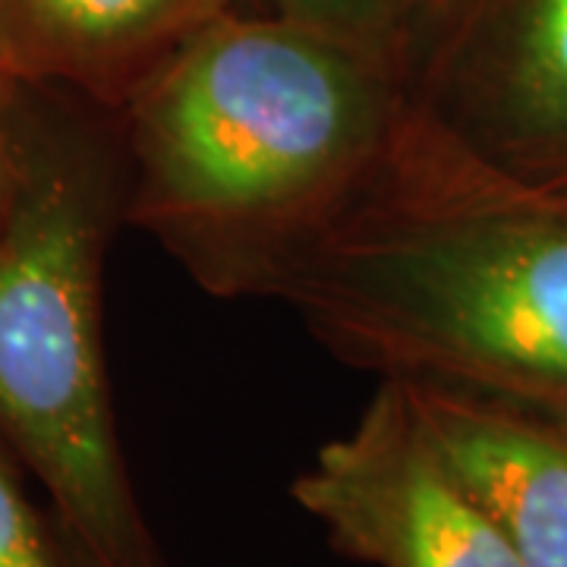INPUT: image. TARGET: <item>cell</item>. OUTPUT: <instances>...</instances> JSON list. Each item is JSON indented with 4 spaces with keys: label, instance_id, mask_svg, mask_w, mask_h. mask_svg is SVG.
Returning <instances> with one entry per match:
<instances>
[{
    "label": "cell",
    "instance_id": "obj_3",
    "mask_svg": "<svg viewBox=\"0 0 567 567\" xmlns=\"http://www.w3.org/2000/svg\"><path fill=\"white\" fill-rule=\"evenodd\" d=\"M114 186L70 126L22 121L0 199V439L85 567H164L126 473L102 344Z\"/></svg>",
    "mask_w": 567,
    "mask_h": 567
},
{
    "label": "cell",
    "instance_id": "obj_1",
    "mask_svg": "<svg viewBox=\"0 0 567 567\" xmlns=\"http://www.w3.org/2000/svg\"><path fill=\"white\" fill-rule=\"evenodd\" d=\"M256 297L382 379L567 420V199L466 171L406 117L372 181Z\"/></svg>",
    "mask_w": 567,
    "mask_h": 567
},
{
    "label": "cell",
    "instance_id": "obj_7",
    "mask_svg": "<svg viewBox=\"0 0 567 567\" xmlns=\"http://www.w3.org/2000/svg\"><path fill=\"white\" fill-rule=\"evenodd\" d=\"M237 0H0V66L17 85H63L121 107Z\"/></svg>",
    "mask_w": 567,
    "mask_h": 567
},
{
    "label": "cell",
    "instance_id": "obj_10",
    "mask_svg": "<svg viewBox=\"0 0 567 567\" xmlns=\"http://www.w3.org/2000/svg\"><path fill=\"white\" fill-rule=\"evenodd\" d=\"M22 85L10 80L0 66V199L7 193V181H10V164H13V140H17V114H20V102L17 92Z\"/></svg>",
    "mask_w": 567,
    "mask_h": 567
},
{
    "label": "cell",
    "instance_id": "obj_4",
    "mask_svg": "<svg viewBox=\"0 0 567 567\" xmlns=\"http://www.w3.org/2000/svg\"><path fill=\"white\" fill-rule=\"evenodd\" d=\"M398 80L410 126L447 158L567 199V0H429Z\"/></svg>",
    "mask_w": 567,
    "mask_h": 567
},
{
    "label": "cell",
    "instance_id": "obj_9",
    "mask_svg": "<svg viewBox=\"0 0 567 567\" xmlns=\"http://www.w3.org/2000/svg\"><path fill=\"white\" fill-rule=\"evenodd\" d=\"M0 567H85L70 539H58L0 451Z\"/></svg>",
    "mask_w": 567,
    "mask_h": 567
},
{
    "label": "cell",
    "instance_id": "obj_2",
    "mask_svg": "<svg viewBox=\"0 0 567 567\" xmlns=\"http://www.w3.org/2000/svg\"><path fill=\"white\" fill-rule=\"evenodd\" d=\"M398 70L275 13L208 22L121 107L126 218L218 297H256L382 167Z\"/></svg>",
    "mask_w": 567,
    "mask_h": 567
},
{
    "label": "cell",
    "instance_id": "obj_8",
    "mask_svg": "<svg viewBox=\"0 0 567 567\" xmlns=\"http://www.w3.org/2000/svg\"><path fill=\"white\" fill-rule=\"evenodd\" d=\"M268 13L309 25L398 70L404 41L429 0H265Z\"/></svg>",
    "mask_w": 567,
    "mask_h": 567
},
{
    "label": "cell",
    "instance_id": "obj_5",
    "mask_svg": "<svg viewBox=\"0 0 567 567\" xmlns=\"http://www.w3.org/2000/svg\"><path fill=\"white\" fill-rule=\"evenodd\" d=\"M290 495L341 555L372 567H524L394 379H382L347 435L319 447Z\"/></svg>",
    "mask_w": 567,
    "mask_h": 567
},
{
    "label": "cell",
    "instance_id": "obj_6",
    "mask_svg": "<svg viewBox=\"0 0 567 567\" xmlns=\"http://www.w3.org/2000/svg\"><path fill=\"white\" fill-rule=\"evenodd\" d=\"M401 385L454 480L524 567H567V420L461 388Z\"/></svg>",
    "mask_w": 567,
    "mask_h": 567
}]
</instances>
